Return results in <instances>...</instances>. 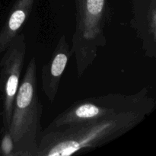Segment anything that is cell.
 I'll list each match as a JSON object with an SVG mask.
<instances>
[{"label":"cell","mask_w":156,"mask_h":156,"mask_svg":"<svg viewBox=\"0 0 156 156\" xmlns=\"http://www.w3.org/2000/svg\"><path fill=\"white\" fill-rule=\"evenodd\" d=\"M155 101L146 91L114 114L92 121L42 131L37 156H69L100 147L138 126L152 112Z\"/></svg>","instance_id":"cell-1"},{"label":"cell","mask_w":156,"mask_h":156,"mask_svg":"<svg viewBox=\"0 0 156 156\" xmlns=\"http://www.w3.org/2000/svg\"><path fill=\"white\" fill-rule=\"evenodd\" d=\"M43 105L37 94L36 58L32 57L15 96L9 131L16 156H37L41 133Z\"/></svg>","instance_id":"cell-2"},{"label":"cell","mask_w":156,"mask_h":156,"mask_svg":"<svg viewBox=\"0 0 156 156\" xmlns=\"http://www.w3.org/2000/svg\"><path fill=\"white\" fill-rule=\"evenodd\" d=\"M76 29L72 50L76 56L78 77L81 78L97 58L98 50L105 47V23L108 0H75Z\"/></svg>","instance_id":"cell-3"},{"label":"cell","mask_w":156,"mask_h":156,"mask_svg":"<svg viewBox=\"0 0 156 156\" xmlns=\"http://www.w3.org/2000/svg\"><path fill=\"white\" fill-rule=\"evenodd\" d=\"M147 88L131 94H108L77 101L58 114L47 128L92 121L114 114L140 98Z\"/></svg>","instance_id":"cell-4"},{"label":"cell","mask_w":156,"mask_h":156,"mask_svg":"<svg viewBox=\"0 0 156 156\" xmlns=\"http://www.w3.org/2000/svg\"><path fill=\"white\" fill-rule=\"evenodd\" d=\"M25 36L19 33L3 52L0 60V91L2 94L3 129L9 130L14 101L20 85L26 55Z\"/></svg>","instance_id":"cell-5"},{"label":"cell","mask_w":156,"mask_h":156,"mask_svg":"<svg viewBox=\"0 0 156 156\" xmlns=\"http://www.w3.org/2000/svg\"><path fill=\"white\" fill-rule=\"evenodd\" d=\"M73 54L66 36L62 35L50 60L44 64L41 72L42 90L50 103H53L56 99L61 79Z\"/></svg>","instance_id":"cell-6"},{"label":"cell","mask_w":156,"mask_h":156,"mask_svg":"<svg viewBox=\"0 0 156 156\" xmlns=\"http://www.w3.org/2000/svg\"><path fill=\"white\" fill-rule=\"evenodd\" d=\"M34 0H16L8 18L0 30V54L8 48L19 34L30 16Z\"/></svg>","instance_id":"cell-7"},{"label":"cell","mask_w":156,"mask_h":156,"mask_svg":"<svg viewBox=\"0 0 156 156\" xmlns=\"http://www.w3.org/2000/svg\"><path fill=\"white\" fill-rule=\"evenodd\" d=\"M0 138V156H16V148L8 129H3Z\"/></svg>","instance_id":"cell-8"},{"label":"cell","mask_w":156,"mask_h":156,"mask_svg":"<svg viewBox=\"0 0 156 156\" xmlns=\"http://www.w3.org/2000/svg\"><path fill=\"white\" fill-rule=\"evenodd\" d=\"M147 23L149 35L155 42L156 39V0H151L147 13Z\"/></svg>","instance_id":"cell-9"}]
</instances>
